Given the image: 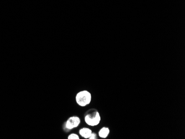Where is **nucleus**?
<instances>
[{"instance_id":"f257e3e1","label":"nucleus","mask_w":185,"mask_h":139,"mask_svg":"<svg viewBox=\"0 0 185 139\" xmlns=\"http://www.w3.org/2000/svg\"><path fill=\"white\" fill-rule=\"evenodd\" d=\"M84 121L88 125L95 126L98 125L101 121V116L98 111L91 109L88 111L84 116Z\"/></svg>"},{"instance_id":"f03ea898","label":"nucleus","mask_w":185,"mask_h":139,"mask_svg":"<svg viewBox=\"0 0 185 139\" xmlns=\"http://www.w3.org/2000/svg\"><path fill=\"white\" fill-rule=\"evenodd\" d=\"M92 101V94L88 90L79 92L76 95V102L81 107L88 105Z\"/></svg>"},{"instance_id":"7ed1b4c3","label":"nucleus","mask_w":185,"mask_h":139,"mask_svg":"<svg viewBox=\"0 0 185 139\" xmlns=\"http://www.w3.org/2000/svg\"><path fill=\"white\" fill-rule=\"evenodd\" d=\"M81 122L80 119L77 116H73L68 119L66 123V128L68 130L77 128Z\"/></svg>"},{"instance_id":"20e7f679","label":"nucleus","mask_w":185,"mask_h":139,"mask_svg":"<svg viewBox=\"0 0 185 139\" xmlns=\"http://www.w3.org/2000/svg\"><path fill=\"white\" fill-rule=\"evenodd\" d=\"M92 133V130L88 128H83L79 131V134L84 139H89Z\"/></svg>"},{"instance_id":"39448f33","label":"nucleus","mask_w":185,"mask_h":139,"mask_svg":"<svg viewBox=\"0 0 185 139\" xmlns=\"http://www.w3.org/2000/svg\"><path fill=\"white\" fill-rule=\"evenodd\" d=\"M110 133V129L107 127H103L100 129L98 133L99 136L101 138L105 139L107 138Z\"/></svg>"},{"instance_id":"423d86ee","label":"nucleus","mask_w":185,"mask_h":139,"mask_svg":"<svg viewBox=\"0 0 185 139\" xmlns=\"http://www.w3.org/2000/svg\"><path fill=\"white\" fill-rule=\"evenodd\" d=\"M68 139H79V136L77 134L72 133L68 136Z\"/></svg>"},{"instance_id":"0eeeda50","label":"nucleus","mask_w":185,"mask_h":139,"mask_svg":"<svg viewBox=\"0 0 185 139\" xmlns=\"http://www.w3.org/2000/svg\"><path fill=\"white\" fill-rule=\"evenodd\" d=\"M89 139H97V136L95 133H92V135H90V136L89 138Z\"/></svg>"}]
</instances>
